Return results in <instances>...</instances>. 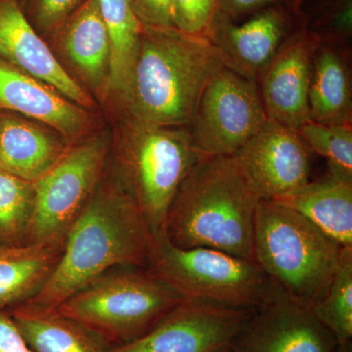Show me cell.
I'll list each match as a JSON object with an SVG mask.
<instances>
[{"mask_svg": "<svg viewBox=\"0 0 352 352\" xmlns=\"http://www.w3.org/2000/svg\"><path fill=\"white\" fill-rule=\"evenodd\" d=\"M50 38L82 82L98 98L105 99L109 95L112 50L98 0H85Z\"/></svg>", "mask_w": 352, "mask_h": 352, "instance_id": "obj_17", "label": "cell"}, {"mask_svg": "<svg viewBox=\"0 0 352 352\" xmlns=\"http://www.w3.org/2000/svg\"><path fill=\"white\" fill-rule=\"evenodd\" d=\"M0 58L47 83L80 107L95 108L87 90L60 63L28 19L20 0H0Z\"/></svg>", "mask_w": 352, "mask_h": 352, "instance_id": "obj_15", "label": "cell"}, {"mask_svg": "<svg viewBox=\"0 0 352 352\" xmlns=\"http://www.w3.org/2000/svg\"><path fill=\"white\" fill-rule=\"evenodd\" d=\"M0 111L38 120L61 133L71 145L94 135V116L55 88L0 58Z\"/></svg>", "mask_w": 352, "mask_h": 352, "instance_id": "obj_16", "label": "cell"}, {"mask_svg": "<svg viewBox=\"0 0 352 352\" xmlns=\"http://www.w3.org/2000/svg\"><path fill=\"white\" fill-rule=\"evenodd\" d=\"M342 248L286 206L259 200L254 261L287 298L317 305L332 283Z\"/></svg>", "mask_w": 352, "mask_h": 352, "instance_id": "obj_5", "label": "cell"}, {"mask_svg": "<svg viewBox=\"0 0 352 352\" xmlns=\"http://www.w3.org/2000/svg\"><path fill=\"white\" fill-rule=\"evenodd\" d=\"M288 0H219V11L232 20L251 15L267 7L283 6Z\"/></svg>", "mask_w": 352, "mask_h": 352, "instance_id": "obj_32", "label": "cell"}, {"mask_svg": "<svg viewBox=\"0 0 352 352\" xmlns=\"http://www.w3.org/2000/svg\"><path fill=\"white\" fill-rule=\"evenodd\" d=\"M185 298L256 311L283 295L252 259L210 248L182 249L155 239L147 268Z\"/></svg>", "mask_w": 352, "mask_h": 352, "instance_id": "obj_7", "label": "cell"}, {"mask_svg": "<svg viewBox=\"0 0 352 352\" xmlns=\"http://www.w3.org/2000/svg\"><path fill=\"white\" fill-rule=\"evenodd\" d=\"M175 28L185 34L207 36L219 12V0H171Z\"/></svg>", "mask_w": 352, "mask_h": 352, "instance_id": "obj_29", "label": "cell"}, {"mask_svg": "<svg viewBox=\"0 0 352 352\" xmlns=\"http://www.w3.org/2000/svg\"><path fill=\"white\" fill-rule=\"evenodd\" d=\"M224 68L207 36L143 28L120 115L157 126L189 127L208 82Z\"/></svg>", "mask_w": 352, "mask_h": 352, "instance_id": "obj_2", "label": "cell"}, {"mask_svg": "<svg viewBox=\"0 0 352 352\" xmlns=\"http://www.w3.org/2000/svg\"><path fill=\"white\" fill-rule=\"evenodd\" d=\"M302 25L320 41L349 47L352 38V0H314Z\"/></svg>", "mask_w": 352, "mask_h": 352, "instance_id": "obj_27", "label": "cell"}, {"mask_svg": "<svg viewBox=\"0 0 352 352\" xmlns=\"http://www.w3.org/2000/svg\"><path fill=\"white\" fill-rule=\"evenodd\" d=\"M212 352H236V351L235 349H234L232 342H231V344L219 347V349H215V351Z\"/></svg>", "mask_w": 352, "mask_h": 352, "instance_id": "obj_35", "label": "cell"}, {"mask_svg": "<svg viewBox=\"0 0 352 352\" xmlns=\"http://www.w3.org/2000/svg\"><path fill=\"white\" fill-rule=\"evenodd\" d=\"M258 83L224 67L208 82L188 127L200 157L234 156L264 126Z\"/></svg>", "mask_w": 352, "mask_h": 352, "instance_id": "obj_9", "label": "cell"}, {"mask_svg": "<svg viewBox=\"0 0 352 352\" xmlns=\"http://www.w3.org/2000/svg\"><path fill=\"white\" fill-rule=\"evenodd\" d=\"M64 245L32 244L0 250V309L30 302L56 268Z\"/></svg>", "mask_w": 352, "mask_h": 352, "instance_id": "obj_22", "label": "cell"}, {"mask_svg": "<svg viewBox=\"0 0 352 352\" xmlns=\"http://www.w3.org/2000/svg\"><path fill=\"white\" fill-rule=\"evenodd\" d=\"M71 146L61 133L43 122L0 111V170L36 183Z\"/></svg>", "mask_w": 352, "mask_h": 352, "instance_id": "obj_18", "label": "cell"}, {"mask_svg": "<svg viewBox=\"0 0 352 352\" xmlns=\"http://www.w3.org/2000/svg\"><path fill=\"white\" fill-rule=\"evenodd\" d=\"M311 155L298 131L267 119L233 157L258 198L276 201L309 182Z\"/></svg>", "mask_w": 352, "mask_h": 352, "instance_id": "obj_11", "label": "cell"}, {"mask_svg": "<svg viewBox=\"0 0 352 352\" xmlns=\"http://www.w3.org/2000/svg\"><path fill=\"white\" fill-rule=\"evenodd\" d=\"M338 344L311 308L284 294L256 310L232 342L236 352H333Z\"/></svg>", "mask_w": 352, "mask_h": 352, "instance_id": "obj_13", "label": "cell"}, {"mask_svg": "<svg viewBox=\"0 0 352 352\" xmlns=\"http://www.w3.org/2000/svg\"><path fill=\"white\" fill-rule=\"evenodd\" d=\"M319 43L302 24L285 39L258 82L268 119L295 131L310 120L308 94Z\"/></svg>", "mask_w": 352, "mask_h": 352, "instance_id": "obj_12", "label": "cell"}, {"mask_svg": "<svg viewBox=\"0 0 352 352\" xmlns=\"http://www.w3.org/2000/svg\"><path fill=\"white\" fill-rule=\"evenodd\" d=\"M199 159L188 127L152 126L122 115L107 170L157 239L176 192Z\"/></svg>", "mask_w": 352, "mask_h": 352, "instance_id": "obj_4", "label": "cell"}, {"mask_svg": "<svg viewBox=\"0 0 352 352\" xmlns=\"http://www.w3.org/2000/svg\"><path fill=\"white\" fill-rule=\"evenodd\" d=\"M184 300L177 289L146 268L119 267L55 308L115 349L144 336Z\"/></svg>", "mask_w": 352, "mask_h": 352, "instance_id": "obj_6", "label": "cell"}, {"mask_svg": "<svg viewBox=\"0 0 352 352\" xmlns=\"http://www.w3.org/2000/svg\"><path fill=\"white\" fill-rule=\"evenodd\" d=\"M0 352H34L4 309H0Z\"/></svg>", "mask_w": 352, "mask_h": 352, "instance_id": "obj_31", "label": "cell"}, {"mask_svg": "<svg viewBox=\"0 0 352 352\" xmlns=\"http://www.w3.org/2000/svg\"><path fill=\"white\" fill-rule=\"evenodd\" d=\"M298 132L312 153L326 160L329 173L352 182L351 124H323L308 120Z\"/></svg>", "mask_w": 352, "mask_h": 352, "instance_id": "obj_26", "label": "cell"}, {"mask_svg": "<svg viewBox=\"0 0 352 352\" xmlns=\"http://www.w3.org/2000/svg\"><path fill=\"white\" fill-rule=\"evenodd\" d=\"M129 3L143 28H175L171 0H129Z\"/></svg>", "mask_w": 352, "mask_h": 352, "instance_id": "obj_30", "label": "cell"}, {"mask_svg": "<svg viewBox=\"0 0 352 352\" xmlns=\"http://www.w3.org/2000/svg\"><path fill=\"white\" fill-rule=\"evenodd\" d=\"M154 244L135 204L107 170L67 234L61 258L47 283L28 302L57 307L108 271L147 268Z\"/></svg>", "mask_w": 352, "mask_h": 352, "instance_id": "obj_1", "label": "cell"}, {"mask_svg": "<svg viewBox=\"0 0 352 352\" xmlns=\"http://www.w3.org/2000/svg\"><path fill=\"white\" fill-rule=\"evenodd\" d=\"M311 310L339 344L352 342V248H342L332 283Z\"/></svg>", "mask_w": 352, "mask_h": 352, "instance_id": "obj_25", "label": "cell"}, {"mask_svg": "<svg viewBox=\"0 0 352 352\" xmlns=\"http://www.w3.org/2000/svg\"><path fill=\"white\" fill-rule=\"evenodd\" d=\"M333 352H352V342L338 344Z\"/></svg>", "mask_w": 352, "mask_h": 352, "instance_id": "obj_34", "label": "cell"}, {"mask_svg": "<svg viewBox=\"0 0 352 352\" xmlns=\"http://www.w3.org/2000/svg\"><path fill=\"white\" fill-rule=\"evenodd\" d=\"M34 208V183L0 170V250L32 245Z\"/></svg>", "mask_w": 352, "mask_h": 352, "instance_id": "obj_24", "label": "cell"}, {"mask_svg": "<svg viewBox=\"0 0 352 352\" xmlns=\"http://www.w3.org/2000/svg\"><path fill=\"white\" fill-rule=\"evenodd\" d=\"M351 47L320 41L312 59L310 120L323 124H352Z\"/></svg>", "mask_w": 352, "mask_h": 352, "instance_id": "obj_19", "label": "cell"}, {"mask_svg": "<svg viewBox=\"0 0 352 352\" xmlns=\"http://www.w3.org/2000/svg\"><path fill=\"white\" fill-rule=\"evenodd\" d=\"M34 352H112L113 347L55 307L31 302L7 309Z\"/></svg>", "mask_w": 352, "mask_h": 352, "instance_id": "obj_21", "label": "cell"}, {"mask_svg": "<svg viewBox=\"0 0 352 352\" xmlns=\"http://www.w3.org/2000/svg\"><path fill=\"white\" fill-rule=\"evenodd\" d=\"M295 210L342 248H352V182L332 173L273 201Z\"/></svg>", "mask_w": 352, "mask_h": 352, "instance_id": "obj_20", "label": "cell"}, {"mask_svg": "<svg viewBox=\"0 0 352 352\" xmlns=\"http://www.w3.org/2000/svg\"><path fill=\"white\" fill-rule=\"evenodd\" d=\"M85 0H20L28 19L43 38H51Z\"/></svg>", "mask_w": 352, "mask_h": 352, "instance_id": "obj_28", "label": "cell"}, {"mask_svg": "<svg viewBox=\"0 0 352 352\" xmlns=\"http://www.w3.org/2000/svg\"><path fill=\"white\" fill-rule=\"evenodd\" d=\"M307 1V0H292V8L295 11L296 15H302L303 6Z\"/></svg>", "mask_w": 352, "mask_h": 352, "instance_id": "obj_33", "label": "cell"}, {"mask_svg": "<svg viewBox=\"0 0 352 352\" xmlns=\"http://www.w3.org/2000/svg\"><path fill=\"white\" fill-rule=\"evenodd\" d=\"M112 141L96 134L76 143L34 183L36 208L31 244L64 245L107 170Z\"/></svg>", "mask_w": 352, "mask_h": 352, "instance_id": "obj_8", "label": "cell"}, {"mask_svg": "<svg viewBox=\"0 0 352 352\" xmlns=\"http://www.w3.org/2000/svg\"><path fill=\"white\" fill-rule=\"evenodd\" d=\"M291 32L288 13L283 6H275L252 14L241 25L219 11L207 38L226 68L258 82Z\"/></svg>", "mask_w": 352, "mask_h": 352, "instance_id": "obj_14", "label": "cell"}, {"mask_svg": "<svg viewBox=\"0 0 352 352\" xmlns=\"http://www.w3.org/2000/svg\"><path fill=\"white\" fill-rule=\"evenodd\" d=\"M259 200L235 157H200L171 201L162 237L182 249L210 248L254 261Z\"/></svg>", "mask_w": 352, "mask_h": 352, "instance_id": "obj_3", "label": "cell"}, {"mask_svg": "<svg viewBox=\"0 0 352 352\" xmlns=\"http://www.w3.org/2000/svg\"><path fill=\"white\" fill-rule=\"evenodd\" d=\"M254 312L185 298L149 332L112 352H212L231 344Z\"/></svg>", "mask_w": 352, "mask_h": 352, "instance_id": "obj_10", "label": "cell"}, {"mask_svg": "<svg viewBox=\"0 0 352 352\" xmlns=\"http://www.w3.org/2000/svg\"><path fill=\"white\" fill-rule=\"evenodd\" d=\"M99 9L110 36L111 71L109 95L119 101L131 80L142 25L129 0H98Z\"/></svg>", "mask_w": 352, "mask_h": 352, "instance_id": "obj_23", "label": "cell"}]
</instances>
